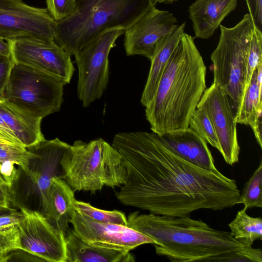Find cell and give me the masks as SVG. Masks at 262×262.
Listing matches in <instances>:
<instances>
[{"instance_id":"cell-1","label":"cell","mask_w":262,"mask_h":262,"mask_svg":"<svg viewBox=\"0 0 262 262\" xmlns=\"http://www.w3.org/2000/svg\"><path fill=\"white\" fill-rule=\"evenodd\" d=\"M112 145L126 168V181L115 194L124 205L155 214L185 216L198 210H221L242 204L234 180L185 161L157 134L118 133Z\"/></svg>"},{"instance_id":"cell-2","label":"cell","mask_w":262,"mask_h":262,"mask_svg":"<svg viewBox=\"0 0 262 262\" xmlns=\"http://www.w3.org/2000/svg\"><path fill=\"white\" fill-rule=\"evenodd\" d=\"M127 226L154 239L157 254L172 262L235 261L246 246L230 232L189 216L130 213Z\"/></svg>"},{"instance_id":"cell-3","label":"cell","mask_w":262,"mask_h":262,"mask_svg":"<svg viewBox=\"0 0 262 262\" xmlns=\"http://www.w3.org/2000/svg\"><path fill=\"white\" fill-rule=\"evenodd\" d=\"M206 67L194 41L185 32L175 47L155 96L145 107L152 132L188 128L189 122L206 89Z\"/></svg>"},{"instance_id":"cell-4","label":"cell","mask_w":262,"mask_h":262,"mask_svg":"<svg viewBox=\"0 0 262 262\" xmlns=\"http://www.w3.org/2000/svg\"><path fill=\"white\" fill-rule=\"evenodd\" d=\"M70 16L57 22L54 41L71 56L101 33L125 30L155 6L154 0H75Z\"/></svg>"},{"instance_id":"cell-5","label":"cell","mask_w":262,"mask_h":262,"mask_svg":"<svg viewBox=\"0 0 262 262\" xmlns=\"http://www.w3.org/2000/svg\"><path fill=\"white\" fill-rule=\"evenodd\" d=\"M63 179L75 191L95 193L103 187L121 186L126 171L119 152L101 138L75 141L61 161Z\"/></svg>"},{"instance_id":"cell-6","label":"cell","mask_w":262,"mask_h":262,"mask_svg":"<svg viewBox=\"0 0 262 262\" xmlns=\"http://www.w3.org/2000/svg\"><path fill=\"white\" fill-rule=\"evenodd\" d=\"M70 145L58 138L45 140L26 148L36 154L25 169L18 167L9 188L11 207L25 208L43 214L47 193L52 180L63 179V157Z\"/></svg>"},{"instance_id":"cell-7","label":"cell","mask_w":262,"mask_h":262,"mask_svg":"<svg viewBox=\"0 0 262 262\" xmlns=\"http://www.w3.org/2000/svg\"><path fill=\"white\" fill-rule=\"evenodd\" d=\"M254 27L249 13L233 27L221 25L219 42L211 55L213 82L227 96L234 116L246 89L248 51Z\"/></svg>"},{"instance_id":"cell-8","label":"cell","mask_w":262,"mask_h":262,"mask_svg":"<svg viewBox=\"0 0 262 262\" xmlns=\"http://www.w3.org/2000/svg\"><path fill=\"white\" fill-rule=\"evenodd\" d=\"M64 85L50 75L14 63L4 99L28 115L42 119L59 111L63 101Z\"/></svg>"},{"instance_id":"cell-9","label":"cell","mask_w":262,"mask_h":262,"mask_svg":"<svg viewBox=\"0 0 262 262\" xmlns=\"http://www.w3.org/2000/svg\"><path fill=\"white\" fill-rule=\"evenodd\" d=\"M124 32L120 29L106 31L74 56L78 71L77 94L84 107L100 98L105 90L109 77L108 55Z\"/></svg>"},{"instance_id":"cell-10","label":"cell","mask_w":262,"mask_h":262,"mask_svg":"<svg viewBox=\"0 0 262 262\" xmlns=\"http://www.w3.org/2000/svg\"><path fill=\"white\" fill-rule=\"evenodd\" d=\"M6 41L15 63L39 70L65 84L70 83L75 70L71 56L54 40L24 37Z\"/></svg>"},{"instance_id":"cell-11","label":"cell","mask_w":262,"mask_h":262,"mask_svg":"<svg viewBox=\"0 0 262 262\" xmlns=\"http://www.w3.org/2000/svg\"><path fill=\"white\" fill-rule=\"evenodd\" d=\"M56 26L46 8L21 0H0V37L5 40L24 37L54 40Z\"/></svg>"},{"instance_id":"cell-12","label":"cell","mask_w":262,"mask_h":262,"mask_svg":"<svg viewBox=\"0 0 262 262\" xmlns=\"http://www.w3.org/2000/svg\"><path fill=\"white\" fill-rule=\"evenodd\" d=\"M24 217L17 225L19 249L43 261L66 262L65 235L39 212L19 209Z\"/></svg>"},{"instance_id":"cell-13","label":"cell","mask_w":262,"mask_h":262,"mask_svg":"<svg viewBox=\"0 0 262 262\" xmlns=\"http://www.w3.org/2000/svg\"><path fill=\"white\" fill-rule=\"evenodd\" d=\"M197 106L207 112L219 140L225 162L233 165L239 161L238 144L235 116L227 96L213 82L203 93Z\"/></svg>"},{"instance_id":"cell-14","label":"cell","mask_w":262,"mask_h":262,"mask_svg":"<svg viewBox=\"0 0 262 262\" xmlns=\"http://www.w3.org/2000/svg\"><path fill=\"white\" fill-rule=\"evenodd\" d=\"M70 224L82 239L95 245L130 251L143 244H156L154 239L127 226L94 222L75 208Z\"/></svg>"},{"instance_id":"cell-15","label":"cell","mask_w":262,"mask_h":262,"mask_svg":"<svg viewBox=\"0 0 262 262\" xmlns=\"http://www.w3.org/2000/svg\"><path fill=\"white\" fill-rule=\"evenodd\" d=\"M170 12L152 7L124 32V47L128 56L151 59L156 43L178 25Z\"/></svg>"},{"instance_id":"cell-16","label":"cell","mask_w":262,"mask_h":262,"mask_svg":"<svg viewBox=\"0 0 262 262\" xmlns=\"http://www.w3.org/2000/svg\"><path fill=\"white\" fill-rule=\"evenodd\" d=\"M158 135L171 150L185 161L207 170H219L207 143L190 128Z\"/></svg>"},{"instance_id":"cell-17","label":"cell","mask_w":262,"mask_h":262,"mask_svg":"<svg viewBox=\"0 0 262 262\" xmlns=\"http://www.w3.org/2000/svg\"><path fill=\"white\" fill-rule=\"evenodd\" d=\"M237 0H196L188 8L195 38H210L224 18L234 10Z\"/></svg>"},{"instance_id":"cell-18","label":"cell","mask_w":262,"mask_h":262,"mask_svg":"<svg viewBox=\"0 0 262 262\" xmlns=\"http://www.w3.org/2000/svg\"><path fill=\"white\" fill-rule=\"evenodd\" d=\"M66 262H129L134 258L130 251L88 243L69 228L65 235Z\"/></svg>"},{"instance_id":"cell-19","label":"cell","mask_w":262,"mask_h":262,"mask_svg":"<svg viewBox=\"0 0 262 262\" xmlns=\"http://www.w3.org/2000/svg\"><path fill=\"white\" fill-rule=\"evenodd\" d=\"M75 191L61 178H54L48 189L43 215L66 235L75 209Z\"/></svg>"},{"instance_id":"cell-20","label":"cell","mask_w":262,"mask_h":262,"mask_svg":"<svg viewBox=\"0 0 262 262\" xmlns=\"http://www.w3.org/2000/svg\"><path fill=\"white\" fill-rule=\"evenodd\" d=\"M186 23L177 25L162 37L155 45L147 81L141 98V103L146 107L152 100L159 82L171 55L185 32Z\"/></svg>"},{"instance_id":"cell-21","label":"cell","mask_w":262,"mask_h":262,"mask_svg":"<svg viewBox=\"0 0 262 262\" xmlns=\"http://www.w3.org/2000/svg\"><path fill=\"white\" fill-rule=\"evenodd\" d=\"M0 115L26 148L45 140L40 128L41 119L28 115L4 99L0 100Z\"/></svg>"},{"instance_id":"cell-22","label":"cell","mask_w":262,"mask_h":262,"mask_svg":"<svg viewBox=\"0 0 262 262\" xmlns=\"http://www.w3.org/2000/svg\"><path fill=\"white\" fill-rule=\"evenodd\" d=\"M262 77L254 71L244 94L239 109L235 115L236 123L249 125L257 143L261 142Z\"/></svg>"},{"instance_id":"cell-23","label":"cell","mask_w":262,"mask_h":262,"mask_svg":"<svg viewBox=\"0 0 262 262\" xmlns=\"http://www.w3.org/2000/svg\"><path fill=\"white\" fill-rule=\"evenodd\" d=\"M245 206L237 211L234 219L228 224L234 238L246 247H252L254 242L262 237V219L252 217L247 213Z\"/></svg>"},{"instance_id":"cell-24","label":"cell","mask_w":262,"mask_h":262,"mask_svg":"<svg viewBox=\"0 0 262 262\" xmlns=\"http://www.w3.org/2000/svg\"><path fill=\"white\" fill-rule=\"evenodd\" d=\"M188 128L202 138L207 143L220 150L218 138L207 110L204 107L197 106L189 120Z\"/></svg>"},{"instance_id":"cell-25","label":"cell","mask_w":262,"mask_h":262,"mask_svg":"<svg viewBox=\"0 0 262 262\" xmlns=\"http://www.w3.org/2000/svg\"><path fill=\"white\" fill-rule=\"evenodd\" d=\"M75 208L82 215L93 221L127 226V218L124 213L118 210H105L96 208L90 203L75 200Z\"/></svg>"},{"instance_id":"cell-26","label":"cell","mask_w":262,"mask_h":262,"mask_svg":"<svg viewBox=\"0 0 262 262\" xmlns=\"http://www.w3.org/2000/svg\"><path fill=\"white\" fill-rule=\"evenodd\" d=\"M262 162L246 183L241 195L242 204L248 208L262 207Z\"/></svg>"},{"instance_id":"cell-27","label":"cell","mask_w":262,"mask_h":262,"mask_svg":"<svg viewBox=\"0 0 262 262\" xmlns=\"http://www.w3.org/2000/svg\"><path fill=\"white\" fill-rule=\"evenodd\" d=\"M35 156V153L22 145L0 143V162H12L25 169L30 160Z\"/></svg>"},{"instance_id":"cell-28","label":"cell","mask_w":262,"mask_h":262,"mask_svg":"<svg viewBox=\"0 0 262 262\" xmlns=\"http://www.w3.org/2000/svg\"><path fill=\"white\" fill-rule=\"evenodd\" d=\"M261 63H262V31L254 27L248 51L246 89L250 83L254 71Z\"/></svg>"},{"instance_id":"cell-29","label":"cell","mask_w":262,"mask_h":262,"mask_svg":"<svg viewBox=\"0 0 262 262\" xmlns=\"http://www.w3.org/2000/svg\"><path fill=\"white\" fill-rule=\"evenodd\" d=\"M47 9L57 22L67 18L76 10L75 0H46Z\"/></svg>"},{"instance_id":"cell-30","label":"cell","mask_w":262,"mask_h":262,"mask_svg":"<svg viewBox=\"0 0 262 262\" xmlns=\"http://www.w3.org/2000/svg\"><path fill=\"white\" fill-rule=\"evenodd\" d=\"M19 249L17 227L0 230V262L6 261L9 253Z\"/></svg>"},{"instance_id":"cell-31","label":"cell","mask_w":262,"mask_h":262,"mask_svg":"<svg viewBox=\"0 0 262 262\" xmlns=\"http://www.w3.org/2000/svg\"><path fill=\"white\" fill-rule=\"evenodd\" d=\"M14 64L11 56L0 54V100H4V92L12 68Z\"/></svg>"},{"instance_id":"cell-32","label":"cell","mask_w":262,"mask_h":262,"mask_svg":"<svg viewBox=\"0 0 262 262\" xmlns=\"http://www.w3.org/2000/svg\"><path fill=\"white\" fill-rule=\"evenodd\" d=\"M255 27L262 31V0H245Z\"/></svg>"},{"instance_id":"cell-33","label":"cell","mask_w":262,"mask_h":262,"mask_svg":"<svg viewBox=\"0 0 262 262\" xmlns=\"http://www.w3.org/2000/svg\"><path fill=\"white\" fill-rule=\"evenodd\" d=\"M24 217L23 212L15 210L11 212L0 216V230H6L17 226Z\"/></svg>"},{"instance_id":"cell-34","label":"cell","mask_w":262,"mask_h":262,"mask_svg":"<svg viewBox=\"0 0 262 262\" xmlns=\"http://www.w3.org/2000/svg\"><path fill=\"white\" fill-rule=\"evenodd\" d=\"M0 207L10 208L9 189L0 179ZM12 208V207H11Z\"/></svg>"},{"instance_id":"cell-35","label":"cell","mask_w":262,"mask_h":262,"mask_svg":"<svg viewBox=\"0 0 262 262\" xmlns=\"http://www.w3.org/2000/svg\"><path fill=\"white\" fill-rule=\"evenodd\" d=\"M0 132L8 137L15 144L20 145L21 143L15 137L14 134L5 122L4 120L0 115ZM23 146V145H22Z\"/></svg>"},{"instance_id":"cell-36","label":"cell","mask_w":262,"mask_h":262,"mask_svg":"<svg viewBox=\"0 0 262 262\" xmlns=\"http://www.w3.org/2000/svg\"><path fill=\"white\" fill-rule=\"evenodd\" d=\"M0 37V54L11 56L9 46L7 41Z\"/></svg>"},{"instance_id":"cell-37","label":"cell","mask_w":262,"mask_h":262,"mask_svg":"<svg viewBox=\"0 0 262 262\" xmlns=\"http://www.w3.org/2000/svg\"><path fill=\"white\" fill-rule=\"evenodd\" d=\"M0 143L16 144L1 132H0Z\"/></svg>"},{"instance_id":"cell-38","label":"cell","mask_w":262,"mask_h":262,"mask_svg":"<svg viewBox=\"0 0 262 262\" xmlns=\"http://www.w3.org/2000/svg\"><path fill=\"white\" fill-rule=\"evenodd\" d=\"M15 210H17L16 209L13 208H4V207H0V216L2 215L3 214H5L10 212H11Z\"/></svg>"},{"instance_id":"cell-39","label":"cell","mask_w":262,"mask_h":262,"mask_svg":"<svg viewBox=\"0 0 262 262\" xmlns=\"http://www.w3.org/2000/svg\"><path fill=\"white\" fill-rule=\"evenodd\" d=\"M154 1L156 3H159L164 4H172V3L178 1V0H154Z\"/></svg>"},{"instance_id":"cell-40","label":"cell","mask_w":262,"mask_h":262,"mask_svg":"<svg viewBox=\"0 0 262 262\" xmlns=\"http://www.w3.org/2000/svg\"></svg>"}]
</instances>
